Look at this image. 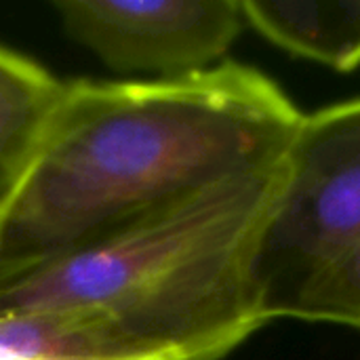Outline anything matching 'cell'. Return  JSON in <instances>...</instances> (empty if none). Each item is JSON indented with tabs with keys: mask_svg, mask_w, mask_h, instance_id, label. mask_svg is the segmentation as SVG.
Masks as SVG:
<instances>
[{
	"mask_svg": "<svg viewBox=\"0 0 360 360\" xmlns=\"http://www.w3.org/2000/svg\"><path fill=\"white\" fill-rule=\"evenodd\" d=\"M262 251L268 314L360 238V97L304 114Z\"/></svg>",
	"mask_w": 360,
	"mask_h": 360,
	"instance_id": "3",
	"label": "cell"
},
{
	"mask_svg": "<svg viewBox=\"0 0 360 360\" xmlns=\"http://www.w3.org/2000/svg\"><path fill=\"white\" fill-rule=\"evenodd\" d=\"M247 25L293 57L360 68V0H240Z\"/></svg>",
	"mask_w": 360,
	"mask_h": 360,
	"instance_id": "5",
	"label": "cell"
},
{
	"mask_svg": "<svg viewBox=\"0 0 360 360\" xmlns=\"http://www.w3.org/2000/svg\"><path fill=\"white\" fill-rule=\"evenodd\" d=\"M302 118L276 80L234 59L173 80H65L0 213V285L278 162Z\"/></svg>",
	"mask_w": 360,
	"mask_h": 360,
	"instance_id": "1",
	"label": "cell"
},
{
	"mask_svg": "<svg viewBox=\"0 0 360 360\" xmlns=\"http://www.w3.org/2000/svg\"><path fill=\"white\" fill-rule=\"evenodd\" d=\"M276 319L342 325L360 331V238L308 276L281 304Z\"/></svg>",
	"mask_w": 360,
	"mask_h": 360,
	"instance_id": "7",
	"label": "cell"
},
{
	"mask_svg": "<svg viewBox=\"0 0 360 360\" xmlns=\"http://www.w3.org/2000/svg\"><path fill=\"white\" fill-rule=\"evenodd\" d=\"M285 156L0 285V314L74 310L124 360H221L270 323L262 251Z\"/></svg>",
	"mask_w": 360,
	"mask_h": 360,
	"instance_id": "2",
	"label": "cell"
},
{
	"mask_svg": "<svg viewBox=\"0 0 360 360\" xmlns=\"http://www.w3.org/2000/svg\"><path fill=\"white\" fill-rule=\"evenodd\" d=\"M70 40L135 80H173L228 59L247 25L240 0H55Z\"/></svg>",
	"mask_w": 360,
	"mask_h": 360,
	"instance_id": "4",
	"label": "cell"
},
{
	"mask_svg": "<svg viewBox=\"0 0 360 360\" xmlns=\"http://www.w3.org/2000/svg\"><path fill=\"white\" fill-rule=\"evenodd\" d=\"M42 63L0 44V213L21 186L63 95Z\"/></svg>",
	"mask_w": 360,
	"mask_h": 360,
	"instance_id": "6",
	"label": "cell"
}]
</instances>
